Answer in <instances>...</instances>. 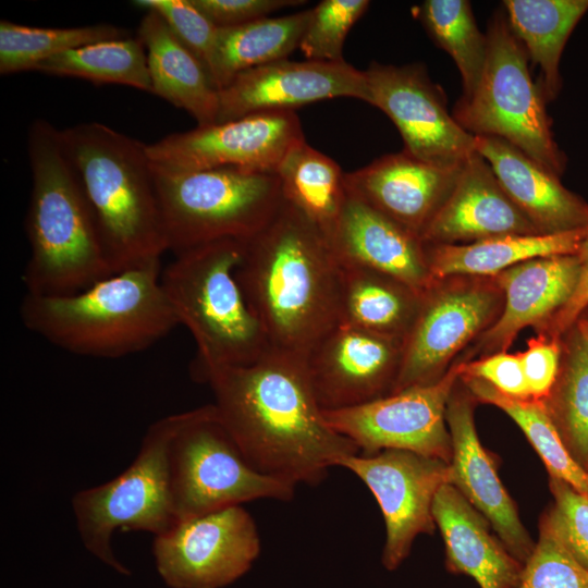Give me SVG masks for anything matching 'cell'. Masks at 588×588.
I'll return each mask as SVG.
<instances>
[{"mask_svg": "<svg viewBox=\"0 0 588 588\" xmlns=\"http://www.w3.org/2000/svg\"><path fill=\"white\" fill-rule=\"evenodd\" d=\"M474 400L471 394L452 392L446 405L445 419L452 442L450 483L486 517L510 553L524 564L536 542L500 480L497 456L479 440L474 421Z\"/></svg>", "mask_w": 588, "mask_h": 588, "instance_id": "obj_18", "label": "cell"}, {"mask_svg": "<svg viewBox=\"0 0 588 588\" xmlns=\"http://www.w3.org/2000/svg\"><path fill=\"white\" fill-rule=\"evenodd\" d=\"M235 278L270 350L305 359L340 318V262L327 237L283 201L243 242Z\"/></svg>", "mask_w": 588, "mask_h": 588, "instance_id": "obj_2", "label": "cell"}, {"mask_svg": "<svg viewBox=\"0 0 588 588\" xmlns=\"http://www.w3.org/2000/svg\"><path fill=\"white\" fill-rule=\"evenodd\" d=\"M61 136L112 272L160 264L169 248L146 144L99 122Z\"/></svg>", "mask_w": 588, "mask_h": 588, "instance_id": "obj_4", "label": "cell"}, {"mask_svg": "<svg viewBox=\"0 0 588 588\" xmlns=\"http://www.w3.org/2000/svg\"><path fill=\"white\" fill-rule=\"evenodd\" d=\"M328 242L341 262L384 273L420 294L432 286L420 237L348 191Z\"/></svg>", "mask_w": 588, "mask_h": 588, "instance_id": "obj_21", "label": "cell"}, {"mask_svg": "<svg viewBox=\"0 0 588 588\" xmlns=\"http://www.w3.org/2000/svg\"><path fill=\"white\" fill-rule=\"evenodd\" d=\"M403 344L340 322L304 359L321 411L362 405L392 393Z\"/></svg>", "mask_w": 588, "mask_h": 588, "instance_id": "obj_16", "label": "cell"}, {"mask_svg": "<svg viewBox=\"0 0 588 588\" xmlns=\"http://www.w3.org/2000/svg\"><path fill=\"white\" fill-rule=\"evenodd\" d=\"M549 489L554 503L547 511L567 549L588 568V497L554 477Z\"/></svg>", "mask_w": 588, "mask_h": 588, "instance_id": "obj_40", "label": "cell"}, {"mask_svg": "<svg viewBox=\"0 0 588 588\" xmlns=\"http://www.w3.org/2000/svg\"><path fill=\"white\" fill-rule=\"evenodd\" d=\"M518 356L530 397L546 400L558 380L559 345L541 339L531 340Z\"/></svg>", "mask_w": 588, "mask_h": 588, "instance_id": "obj_43", "label": "cell"}, {"mask_svg": "<svg viewBox=\"0 0 588 588\" xmlns=\"http://www.w3.org/2000/svg\"><path fill=\"white\" fill-rule=\"evenodd\" d=\"M503 7L512 32L540 68L547 101L554 100L562 86V52L588 0H505Z\"/></svg>", "mask_w": 588, "mask_h": 588, "instance_id": "obj_30", "label": "cell"}, {"mask_svg": "<svg viewBox=\"0 0 588 588\" xmlns=\"http://www.w3.org/2000/svg\"><path fill=\"white\" fill-rule=\"evenodd\" d=\"M475 149L490 164L501 187L539 233L588 226V206L552 173L509 142L475 136Z\"/></svg>", "mask_w": 588, "mask_h": 588, "instance_id": "obj_23", "label": "cell"}, {"mask_svg": "<svg viewBox=\"0 0 588 588\" xmlns=\"http://www.w3.org/2000/svg\"><path fill=\"white\" fill-rule=\"evenodd\" d=\"M537 233L505 194L487 160L475 151L420 240L424 245L466 244L507 234Z\"/></svg>", "mask_w": 588, "mask_h": 588, "instance_id": "obj_22", "label": "cell"}, {"mask_svg": "<svg viewBox=\"0 0 588 588\" xmlns=\"http://www.w3.org/2000/svg\"><path fill=\"white\" fill-rule=\"evenodd\" d=\"M20 314L28 330L53 345L102 358L144 351L179 324L160 264L113 273L73 294H26Z\"/></svg>", "mask_w": 588, "mask_h": 588, "instance_id": "obj_5", "label": "cell"}, {"mask_svg": "<svg viewBox=\"0 0 588 588\" xmlns=\"http://www.w3.org/2000/svg\"><path fill=\"white\" fill-rule=\"evenodd\" d=\"M578 335L583 340L584 344L588 350V320L580 319L577 324Z\"/></svg>", "mask_w": 588, "mask_h": 588, "instance_id": "obj_45", "label": "cell"}, {"mask_svg": "<svg viewBox=\"0 0 588 588\" xmlns=\"http://www.w3.org/2000/svg\"><path fill=\"white\" fill-rule=\"evenodd\" d=\"M151 168L168 248L174 254L218 241L246 242L284 201L277 173L238 168L173 173Z\"/></svg>", "mask_w": 588, "mask_h": 588, "instance_id": "obj_7", "label": "cell"}, {"mask_svg": "<svg viewBox=\"0 0 588 588\" xmlns=\"http://www.w3.org/2000/svg\"><path fill=\"white\" fill-rule=\"evenodd\" d=\"M432 515L444 543L445 567L471 577L480 588H519L523 566L490 523L451 483L437 492Z\"/></svg>", "mask_w": 588, "mask_h": 588, "instance_id": "obj_24", "label": "cell"}, {"mask_svg": "<svg viewBox=\"0 0 588 588\" xmlns=\"http://www.w3.org/2000/svg\"><path fill=\"white\" fill-rule=\"evenodd\" d=\"M493 307L494 297L483 287L425 293L403 344L392 393L438 381L449 360L485 326Z\"/></svg>", "mask_w": 588, "mask_h": 588, "instance_id": "obj_19", "label": "cell"}, {"mask_svg": "<svg viewBox=\"0 0 588 588\" xmlns=\"http://www.w3.org/2000/svg\"><path fill=\"white\" fill-rule=\"evenodd\" d=\"M368 0H322L311 9L298 49L306 60L343 62V47L354 24L369 8Z\"/></svg>", "mask_w": 588, "mask_h": 588, "instance_id": "obj_38", "label": "cell"}, {"mask_svg": "<svg viewBox=\"0 0 588 588\" xmlns=\"http://www.w3.org/2000/svg\"><path fill=\"white\" fill-rule=\"evenodd\" d=\"M277 174L284 200L328 240L347 197L345 173L340 166L302 140L286 154Z\"/></svg>", "mask_w": 588, "mask_h": 588, "instance_id": "obj_31", "label": "cell"}, {"mask_svg": "<svg viewBox=\"0 0 588 588\" xmlns=\"http://www.w3.org/2000/svg\"><path fill=\"white\" fill-rule=\"evenodd\" d=\"M364 73L368 103L391 119L408 154L430 163L460 167L476 151L475 136L448 111L444 94L422 64L371 62Z\"/></svg>", "mask_w": 588, "mask_h": 588, "instance_id": "obj_15", "label": "cell"}, {"mask_svg": "<svg viewBox=\"0 0 588 588\" xmlns=\"http://www.w3.org/2000/svg\"><path fill=\"white\" fill-rule=\"evenodd\" d=\"M302 140L295 111H271L170 134L146 144V154L150 164L164 172L238 168L277 173Z\"/></svg>", "mask_w": 588, "mask_h": 588, "instance_id": "obj_12", "label": "cell"}, {"mask_svg": "<svg viewBox=\"0 0 588 588\" xmlns=\"http://www.w3.org/2000/svg\"><path fill=\"white\" fill-rule=\"evenodd\" d=\"M463 166L430 163L403 149L345 173V183L350 193L420 237L453 191Z\"/></svg>", "mask_w": 588, "mask_h": 588, "instance_id": "obj_20", "label": "cell"}, {"mask_svg": "<svg viewBox=\"0 0 588 588\" xmlns=\"http://www.w3.org/2000/svg\"><path fill=\"white\" fill-rule=\"evenodd\" d=\"M35 71L152 93L146 50L137 36L107 39L71 49L41 62Z\"/></svg>", "mask_w": 588, "mask_h": 588, "instance_id": "obj_32", "label": "cell"}, {"mask_svg": "<svg viewBox=\"0 0 588 588\" xmlns=\"http://www.w3.org/2000/svg\"><path fill=\"white\" fill-rule=\"evenodd\" d=\"M543 402L566 450L588 473V350L579 335Z\"/></svg>", "mask_w": 588, "mask_h": 588, "instance_id": "obj_36", "label": "cell"}, {"mask_svg": "<svg viewBox=\"0 0 588 588\" xmlns=\"http://www.w3.org/2000/svg\"><path fill=\"white\" fill-rule=\"evenodd\" d=\"M577 256L579 274L575 289L565 305L552 317V329L555 333L572 326L588 306V226Z\"/></svg>", "mask_w": 588, "mask_h": 588, "instance_id": "obj_44", "label": "cell"}, {"mask_svg": "<svg viewBox=\"0 0 588 588\" xmlns=\"http://www.w3.org/2000/svg\"><path fill=\"white\" fill-rule=\"evenodd\" d=\"M415 14L433 41L454 60L463 83L462 100L469 99L481 81L488 38L477 27L466 0H426Z\"/></svg>", "mask_w": 588, "mask_h": 588, "instance_id": "obj_34", "label": "cell"}, {"mask_svg": "<svg viewBox=\"0 0 588 588\" xmlns=\"http://www.w3.org/2000/svg\"><path fill=\"white\" fill-rule=\"evenodd\" d=\"M169 463L177 520L259 499L290 501L295 493L247 462L213 404L183 413Z\"/></svg>", "mask_w": 588, "mask_h": 588, "instance_id": "obj_10", "label": "cell"}, {"mask_svg": "<svg viewBox=\"0 0 588 588\" xmlns=\"http://www.w3.org/2000/svg\"><path fill=\"white\" fill-rule=\"evenodd\" d=\"M578 274L577 255L540 257L499 273L505 307L483 335L486 346L505 350L522 329L553 317L569 299Z\"/></svg>", "mask_w": 588, "mask_h": 588, "instance_id": "obj_25", "label": "cell"}, {"mask_svg": "<svg viewBox=\"0 0 588 588\" xmlns=\"http://www.w3.org/2000/svg\"><path fill=\"white\" fill-rule=\"evenodd\" d=\"M462 376L483 380L501 393L512 397H530L518 354L502 352L470 364H464Z\"/></svg>", "mask_w": 588, "mask_h": 588, "instance_id": "obj_42", "label": "cell"}, {"mask_svg": "<svg viewBox=\"0 0 588 588\" xmlns=\"http://www.w3.org/2000/svg\"><path fill=\"white\" fill-rule=\"evenodd\" d=\"M218 95L216 123L261 112L295 111L338 97L369 101L364 71L346 61L271 62L240 73Z\"/></svg>", "mask_w": 588, "mask_h": 588, "instance_id": "obj_17", "label": "cell"}, {"mask_svg": "<svg viewBox=\"0 0 588 588\" xmlns=\"http://www.w3.org/2000/svg\"><path fill=\"white\" fill-rule=\"evenodd\" d=\"M464 364L438 381L415 385L354 407L322 411L326 422L353 441L360 454L405 450L450 463L445 412Z\"/></svg>", "mask_w": 588, "mask_h": 588, "instance_id": "obj_11", "label": "cell"}, {"mask_svg": "<svg viewBox=\"0 0 588 588\" xmlns=\"http://www.w3.org/2000/svg\"><path fill=\"white\" fill-rule=\"evenodd\" d=\"M260 552L250 514L232 505L177 520L155 536L156 568L170 588H222L242 577Z\"/></svg>", "mask_w": 588, "mask_h": 588, "instance_id": "obj_13", "label": "cell"}, {"mask_svg": "<svg viewBox=\"0 0 588 588\" xmlns=\"http://www.w3.org/2000/svg\"><path fill=\"white\" fill-rule=\"evenodd\" d=\"M338 466L355 474L376 498L387 530L381 563L388 571L396 569L416 537L436 530L432 504L439 489L450 483V463L405 450H383L348 455Z\"/></svg>", "mask_w": 588, "mask_h": 588, "instance_id": "obj_14", "label": "cell"}, {"mask_svg": "<svg viewBox=\"0 0 588 588\" xmlns=\"http://www.w3.org/2000/svg\"><path fill=\"white\" fill-rule=\"evenodd\" d=\"M519 588H588V568L567 549L548 511L539 520V537L524 563Z\"/></svg>", "mask_w": 588, "mask_h": 588, "instance_id": "obj_37", "label": "cell"}, {"mask_svg": "<svg viewBox=\"0 0 588 588\" xmlns=\"http://www.w3.org/2000/svg\"><path fill=\"white\" fill-rule=\"evenodd\" d=\"M310 14L311 9L218 28L207 68L215 88L222 89L242 72L287 59L299 47Z\"/></svg>", "mask_w": 588, "mask_h": 588, "instance_id": "obj_29", "label": "cell"}, {"mask_svg": "<svg viewBox=\"0 0 588 588\" xmlns=\"http://www.w3.org/2000/svg\"><path fill=\"white\" fill-rule=\"evenodd\" d=\"M134 4L159 14L207 71L218 27L193 4L192 0H136Z\"/></svg>", "mask_w": 588, "mask_h": 588, "instance_id": "obj_39", "label": "cell"}, {"mask_svg": "<svg viewBox=\"0 0 588 588\" xmlns=\"http://www.w3.org/2000/svg\"><path fill=\"white\" fill-rule=\"evenodd\" d=\"M27 148L33 179L26 217L30 255L23 282L27 294L77 293L113 272L61 130L35 120Z\"/></svg>", "mask_w": 588, "mask_h": 588, "instance_id": "obj_3", "label": "cell"}, {"mask_svg": "<svg viewBox=\"0 0 588 588\" xmlns=\"http://www.w3.org/2000/svg\"><path fill=\"white\" fill-rule=\"evenodd\" d=\"M183 413L157 420L146 431L137 456L113 479L76 492L72 509L86 550L107 566L130 575L112 550L115 530L160 535L176 522L169 450Z\"/></svg>", "mask_w": 588, "mask_h": 588, "instance_id": "obj_9", "label": "cell"}, {"mask_svg": "<svg viewBox=\"0 0 588 588\" xmlns=\"http://www.w3.org/2000/svg\"><path fill=\"white\" fill-rule=\"evenodd\" d=\"M137 37L146 50L151 94L188 112L198 126L215 124L219 95L199 59L154 11L142 17Z\"/></svg>", "mask_w": 588, "mask_h": 588, "instance_id": "obj_26", "label": "cell"}, {"mask_svg": "<svg viewBox=\"0 0 588 588\" xmlns=\"http://www.w3.org/2000/svg\"><path fill=\"white\" fill-rule=\"evenodd\" d=\"M125 29L108 23L78 27H35L0 21V74L35 71L44 61L96 41L127 37Z\"/></svg>", "mask_w": 588, "mask_h": 588, "instance_id": "obj_35", "label": "cell"}, {"mask_svg": "<svg viewBox=\"0 0 588 588\" xmlns=\"http://www.w3.org/2000/svg\"><path fill=\"white\" fill-rule=\"evenodd\" d=\"M195 379L209 384L219 417L265 476L316 486L359 453L326 422L301 358L270 350L252 364L210 368Z\"/></svg>", "mask_w": 588, "mask_h": 588, "instance_id": "obj_1", "label": "cell"}, {"mask_svg": "<svg viewBox=\"0 0 588 588\" xmlns=\"http://www.w3.org/2000/svg\"><path fill=\"white\" fill-rule=\"evenodd\" d=\"M585 229L551 234H507L466 244L424 245L432 280L454 274L495 275L527 260L577 255Z\"/></svg>", "mask_w": 588, "mask_h": 588, "instance_id": "obj_27", "label": "cell"}, {"mask_svg": "<svg viewBox=\"0 0 588 588\" xmlns=\"http://www.w3.org/2000/svg\"><path fill=\"white\" fill-rule=\"evenodd\" d=\"M243 242L224 240L175 254L161 285L179 321L192 333L194 378L207 369L248 365L270 351L235 278Z\"/></svg>", "mask_w": 588, "mask_h": 588, "instance_id": "obj_6", "label": "cell"}, {"mask_svg": "<svg viewBox=\"0 0 588 588\" xmlns=\"http://www.w3.org/2000/svg\"><path fill=\"white\" fill-rule=\"evenodd\" d=\"M487 38L488 56L479 86L469 99L457 101L454 119L474 136L509 142L560 176L566 157L553 138L542 85L532 81L527 51L504 12L493 15Z\"/></svg>", "mask_w": 588, "mask_h": 588, "instance_id": "obj_8", "label": "cell"}, {"mask_svg": "<svg viewBox=\"0 0 588 588\" xmlns=\"http://www.w3.org/2000/svg\"><path fill=\"white\" fill-rule=\"evenodd\" d=\"M218 28L269 17L275 11L302 5L303 0H192Z\"/></svg>", "mask_w": 588, "mask_h": 588, "instance_id": "obj_41", "label": "cell"}, {"mask_svg": "<svg viewBox=\"0 0 588 588\" xmlns=\"http://www.w3.org/2000/svg\"><path fill=\"white\" fill-rule=\"evenodd\" d=\"M461 379L475 400L499 407L517 424L543 462L549 477L560 478L588 497V473L566 450L543 401L505 395L477 378L461 376Z\"/></svg>", "mask_w": 588, "mask_h": 588, "instance_id": "obj_33", "label": "cell"}, {"mask_svg": "<svg viewBox=\"0 0 588 588\" xmlns=\"http://www.w3.org/2000/svg\"><path fill=\"white\" fill-rule=\"evenodd\" d=\"M340 262V318L404 344L425 294L376 270Z\"/></svg>", "mask_w": 588, "mask_h": 588, "instance_id": "obj_28", "label": "cell"}]
</instances>
